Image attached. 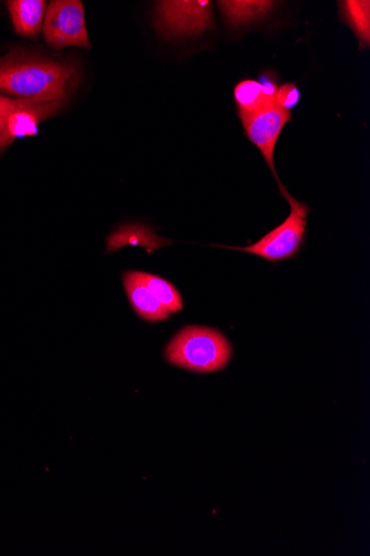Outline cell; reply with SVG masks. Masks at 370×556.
<instances>
[{"mask_svg": "<svg viewBox=\"0 0 370 556\" xmlns=\"http://www.w3.org/2000/svg\"><path fill=\"white\" fill-rule=\"evenodd\" d=\"M79 81L77 68L13 50L0 59V92L17 99L65 101Z\"/></svg>", "mask_w": 370, "mask_h": 556, "instance_id": "1", "label": "cell"}, {"mask_svg": "<svg viewBox=\"0 0 370 556\" xmlns=\"http://www.w3.org/2000/svg\"><path fill=\"white\" fill-rule=\"evenodd\" d=\"M232 353L230 341L219 330L190 326L168 344L166 359L182 369L216 372L229 365Z\"/></svg>", "mask_w": 370, "mask_h": 556, "instance_id": "2", "label": "cell"}, {"mask_svg": "<svg viewBox=\"0 0 370 556\" xmlns=\"http://www.w3.org/2000/svg\"><path fill=\"white\" fill-rule=\"evenodd\" d=\"M291 214L286 220L260 240L248 247H226L232 250L248 252V254L280 263L297 255L306 231V217L310 208L301 204L296 199L291 202Z\"/></svg>", "mask_w": 370, "mask_h": 556, "instance_id": "3", "label": "cell"}, {"mask_svg": "<svg viewBox=\"0 0 370 556\" xmlns=\"http://www.w3.org/2000/svg\"><path fill=\"white\" fill-rule=\"evenodd\" d=\"M154 25L166 38L199 35L214 27L210 2H161L154 11Z\"/></svg>", "mask_w": 370, "mask_h": 556, "instance_id": "4", "label": "cell"}, {"mask_svg": "<svg viewBox=\"0 0 370 556\" xmlns=\"http://www.w3.org/2000/svg\"><path fill=\"white\" fill-rule=\"evenodd\" d=\"M241 121L248 140L260 150L279 184L282 195L291 204L295 198L282 185L275 164L276 146L285 125L292 121L291 112L280 109L273 101Z\"/></svg>", "mask_w": 370, "mask_h": 556, "instance_id": "5", "label": "cell"}, {"mask_svg": "<svg viewBox=\"0 0 370 556\" xmlns=\"http://www.w3.org/2000/svg\"><path fill=\"white\" fill-rule=\"evenodd\" d=\"M43 36L55 49L68 46L90 49L82 3L77 0L51 2L44 15Z\"/></svg>", "mask_w": 370, "mask_h": 556, "instance_id": "6", "label": "cell"}, {"mask_svg": "<svg viewBox=\"0 0 370 556\" xmlns=\"http://www.w3.org/2000/svg\"><path fill=\"white\" fill-rule=\"evenodd\" d=\"M63 104V101L13 98L4 118L2 134H0V153L15 139L36 135L38 125L56 115Z\"/></svg>", "mask_w": 370, "mask_h": 556, "instance_id": "7", "label": "cell"}, {"mask_svg": "<svg viewBox=\"0 0 370 556\" xmlns=\"http://www.w3.org/2000/svg\"><path fill=\"white\" fill-rule=\"evenodd\" d=\"M125 288L137 315L151 323L164 321L171 314L162 305L146 286L139 279L137 271H128L124 275Z\"/></svg>", "mask_w": 370, "mask_h": 556, "instance_id": "8", "label": "cell"}, {"mask_svg": "<svg viewBox=\"0 0 370 556\" xmlns=\"http://www.w3.org/2000/svg\"><path fill=\"white\" fill-rule=\"evenodd\" d=\"M15 30L25 37L37 38L46 15L42 0H12L8 2Z\"/></svg>", "mask_w": 370, "mask_h": 556, "instance_id": "9", "label": "cell"}, {"mask_svg": "<svg viewBox=\"0 0 370 556\" xmlns=\"http://www.w3.org/2000/svg\"><path fill=\"white\" fill-rule=\"evenodd\" d=\"M273 2H219L226 23L241 27L266 18L275 8Z\"/></svg>", "mask_w": 370, "mask_h": 556, "instance_id": "10", "label": "cell"}, {"mask_svg": "<svg viewBox=\"0 0 370 556\" xmlns=\"http://www.w3.org/2000/svg\"><path fill=\"white\" fill-rule=\"evenodd\" d=\"M168 241L156 237L152 230L143 226L122 227L109 239V252L118 250L124 245H143L151 250L167 244Z\"/></svg>", "mask_w": 370, "mask_h": 556, "instance_id": "11", "label": "cell"}, {"mask_svg": "<svg viewBox=\"0 0 370 556\" xmlns=\"http://www.w3.org/2000/svg\"><path fill=\"white\" fill-rule=\"evenodd\" d=\"M139 279L146 286L151 293L162 302V305L171 314L182 311L181 294L168 280L154 275L137 271Z\"/></svg>", "mask_w": 370, "mask_h": 556, "instance_id": "12", "label": "cell"}, {"mask_svg": "<svg viewBox=\"0 0 370 556\" xmlns=\"http://www.w3.org/2000/svg\"><path fill=\"white\" fill-rule=\"evenodd\" d=\"M234 98L239 108L241 119L255 113L264 105L273 103L264 97L261 87L257 80H243L234 89Z\"/></svg>", "mask_w": 370, "mask_h": 556, "instance_id": "13", "label": "cell"}, {"mask_svg": "<svg viewBox=\"0 0 370 556\" xmlns=\"http://www.w3.org/2000/svg\"><path fill=\"white\" fill-rule=\"evenodd\" d=\"M342 8L344 20L359 39L360 47H368L370 40V3L348 0V2L342 3Z\"/></svg>", "mask_w": 370, "mask_h": 556, "instance_id": "14", "label": "cell"}, {"mask_svg": "<svg viewBox=\"0 0 370 556\" xmlns=\"http://www.w3.org/2000/svg\"><path fill=\"white\" fill-rule=\"evenodd\" d=\"M301 98L298 87L293 83H286L279 87L275 103L282 110L291 112L297 104Z\"/></svg>", "mask_w": 370, "mask_h": 556, "instance_id": "15", "label": "cell"}, {"mask_svg": "<svg viewBox=\"0 0 370 556\" xmlns=\"http://www.w3.org/2000/svg\"><path fill=\"white\" fill-rule=\"evenodd\" d=\"M264 97L269 101H275L277 91L279 89L278 75L275 72H264L258 80Z\"/></svg>", "mask_w": 370, "mask_h": 556, "instance_id": "16", "label": "cell"}, {"mask_svg": "<svg viewBox=\"0 0 370 556\" xmlns=\"http://www.w3.org/2000/svg\"><path fill=\"white\" fill-rule=\"evenodd\" d=\"M13 98L5 97L0 94V134H2L3 123L7 115V112L12 103Z\"/></svg>", "mask_w": 370, "mask_h": 556, "instance_id": "17", "label": "cell"}]
</instances>
